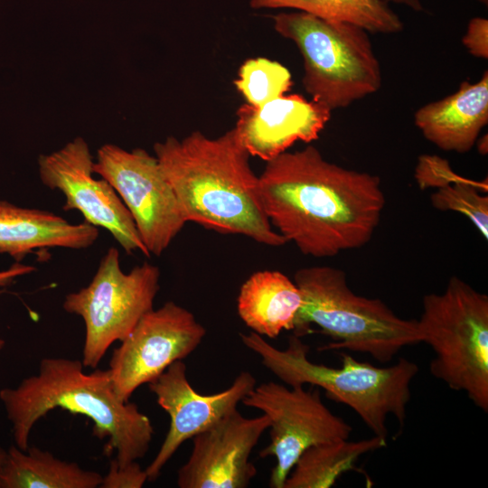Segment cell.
Segmentation results:
<instances>
[{"label": "cell", "instance_id": "1", "mask_svg": "<svg viewBox=\"0 0 488 488\" xmlns=\"http://www.w3.org/2000/svg\"><path fill=\"white\" fill-rule=\"evenodd\" d=\"M258 193L274 230L314 258L366 245L386 203L379 176L331 163L314 145L267 161Z\"/></svg>", "mask_w": 488, "mask_h": 488}, {"label": "cell", "instance_id": "2", "mask_svg": "<svg viewBox=\"0 0 488 488\" xmlns=\"http://www.w3.org/2000/svg\"><path fill=\"white\" fill-rule=\"evenodd\" d=\"M154 151L187 222L270 247L287 243L264 212L258 176L234 127L217 138L200 131L168 136Z\"/></svg>", "mask_w": 488, "mask_h": 488}, {"label": "cell", "instance_id": "3", "mask_svg": "<svg viewBox=\"0 0 488 488\" xmlns=\"http://www.w3.org/2000/svg\"><path fill=\"white\" fill-rule=\"evenodd\" d=\"M83 367L79 360L44 358L36 374L15 388L0 389L15 446L26 451L35 423L60 408L91 419L93 435L108 438L104 454L109 456L116 451L119 465L143 458L154 435L151 420L135 403L117 396L108 369L85 373Z\"/></svg>", "mask_w": 488, "mask_h": 488}, {"label": "cell", "instance_id": "4", "mask_svg": "<svg viewBox=\"0 0 488 488\" xmlns=\"http://www.w3.org/2000/svg\"><path fill=\"white\" fill-rule=\"evenodd\" d=\"M239 336L283 383L323 389L330 399L350 407L373 435L387 438L389 415L397 419L400 429L404 427L411 399L410 384L419 370L415 362L399 358L390 366L378 367L342 352V365L334 368L310 361V347L295 334L284 350L252 331Z\"/></svg>", "mask_w": 488, "mask_h": 488}, {"label": "cell", "instance_id": "5", "mask_svg": "<svg viewBox=\"0 0 488 488\" xmlns=\"http://www.w3.org/2000/svg\"><path fill=\"white\" fill-rule=\"evenodd\" d=\"M294 281L302 294L294 334L300 337L315 324L333 342L319 350L346 349L388 362L406 346L422 343L417 319L398 316L383 301L356 295L346 273L330 266L298 269Z\"/></svg>", "mask_w": 488, "mask_h": 488}, {"label": "cell", "instance_id": "6", "mask_svg": "<svg viewBox=\"0 0 488 488\" xmlns=\"http://www.w3.org/2000/svg\"><path fill=\"white\" fill-rule=\"evenodd\" d=\"M273 21L277 33L297 46L302 83L314 102L333 111L380 89V65L364 29L301 11L279 13Z\"/></svg>", "mask_w": 488, "mask_h": 488}, {"label": "cell", "instance_id": "7", "mask_svg": "<svg viewBox=\"0 0 488 488\" xmlns=\"http://www.w3.org/2000/svg\"><path fill=\"white\" fill-rule=\"evenodd\" d=\"M418 320L422 343L435 352L429 371L451 389L465 392L488 412V296L452 277L441 294L423 296Z\"/></svg>", "mask_w": 488, "mask_h": 488}, {"label": "cell", "instance_id": "8", "mask_svg": "<svg viewBox=\"0 0 488 488\" xmlns=\"http://www.w3.org/2000/svg\"><path fill=\"white\" fill-rule=\"evenodd\" d=\"M159 278V268L148 262L125 273L119 251L111 247L91 282L65 296L63 309L80 316L85 324L84 367L96 369L111 344L123 341L140 318L153 309Z\"/></svg>", "mask_w": 488, "mask_h": 488}, {"label": "cell", "instance_id": "9", "mask_svg": "<svg viewBox=\"0 0 488 488\" xmlns=\"http://www.w3.org/2000/svg\"><path fill=\"white\" fill-rule=\"evenodd\" d=\"M257 408L269 421V444L259 456H274L269 487L283 488L284 483L301 454L308 447L332 441L349 439L352 427L334 415L322 401L319 389L303 386L287 388L274 381L256 385L242 399Z\"/></svg>", "mask_w": 488, "mask_h": 488}, {"label": "cell", "instance_id": "10", "mask_svg": "<svg viewBox=\"0 0 488 488\" xmlns=\"http://www.w3.org/2000/svg\"><path fill=\"white\" fill-rule=\"evenodd\" d=\"M93 172L117 192L150 255L160 256L187 221L157 158L142 148L105 144Z\"/></svg>", "mask_w": 488, "mask_h": 488}, {"label": "cell", "instance_id": "11", "mask_svg": "<svg viewBox=\"0 0 488 488\" xmlns=\"http://www.w3.org/2000/svg\"><path fill=\"white\" fill-rule=\"evenodd\" d=\"M205 334L194 314L173 301L145 313L112 352L108 370L117 396L129 401L137 388L195 351Z\"/></svg>", "mask_w": 488, "mask_h": 488}, {"label": "cell", "instance_id": "12", "mask_svg": "<svg viewBox=\"0 0 488 488\" xmlns=\"http://www.w3.org/2000/svg\"><path fill=\"white\" fill-rule=\"evenodd\" d=\"M93 157L88 143L79 136L61 148L38 158L39 176L50 189L65 196L63 210H77L84 221L108 230L127 253L149 257L134 220L114 188L93 177Z\"/></svg>", "mask_w": 488, "mask_h": 488}, {"label": "cell", "instance_id": "13", "mask_svg": "<svg viewBox=\"0 0 488 488\" xmlns=\"http://www.w3.org/2000/svg\"><path fill=\"white\" fill-rule=\"evenodd\" d=\"M255 386V377L243 371L228 389L211 395L200 394L191 386L183 360L173 362L158 378L149 382V390L170 417V426L159 451L145 469L147 481L153 482L159 477L164 466L183 442L237 409L239 403Z\"/></svg>", "mask_w": 488, "mask_h": 488}, {"label": "cell", "instance_id": "14", "mask_svg": "<svg viewBox=\"0 0 488 488\" xmlns=\"http://www.w3.org/2000/svg\"><path fill=\"white\" fill-rule=\"evenodd\" d=\"M270 421L235 409L194 436L188 460L177 471L180 488H246L257 474L249 457Z\"/></svg>", "mask_w": 488, "mask_h": 488}, {"label": "cell", "instance_id": "15", "mask_svg": "<svg viewBox=\"0 0 488 488\" xmlns=\"http://www.w3.org/2000/svg\"><path fill=\"white\" fill-rule=\"evenodd\" d=\"M331 112L299 94L282 95L260 107L240 106L234 128L249 155L267 162L297 141L316 140Z\"/></svg>", "mask_w": 488, "mask_h": 488}, {"label": "cell", "instance_id": "16", "mask_svg": "<svg viewBox=\"0 0 488 488\" xmlns=\"http://www.w3.org/2000/svg\"><path fill=\"white\" fill-rule=\"evenodd\" d=\"M414 122L438 148L469 152L488 123V71L478 81H463L455 93L419 108Z\"/></svg>", "mask_w": 488, "mask_h": 488}, {"label": "cell", "instance_id": "17", "mask_svg": "<svg viewBox=\"0 0 488 488\" xmlns=\"http://www.w3.org/2000/svg\"><path fill=\"white\" fill-rule=\"evenodd\" d=\"M98 238V228L85 221L72 224L47 211L0 201V253L17 261L37 249H86Z\"/></svg>", "mask_w": 488, "mask_h": 488}, {"label": "cell", "instance_id": "18", "mask_svg": "<svg viewBox=\"0 0 488 488\" xmlns=\"http://www.w3.org/2000/svg\"><path fill=\"white\" fill-rule=\"evenodd\" d=\"M294 280L277 270L257 271L241 285L237 299L239 316L252 332L267 338L294 329L302 305Z\"/></svg>", "mask_w": 488, "mask_h": 488}, {"label": "cell", "instance_id": "19", "mask_svg": "<svg viewBox=\"0 0 488 488\" xmlns=\"http://www.w3.org/2000/svg\"><path fill=\"white\" fill-rule=\"evenodd\" d=\"M102 478L34 446L26 451L11 446L0 468V488H97Z\"/></svg>", "mask_w": 488, "mask_h": 488}, {"label": "cell", "instance_id": "20", "mask_svg": "<svg viewBox=\"0 0 488 488\" xmlns=\"http://www.w3.org/2000/svg\"><path fill=\"white\" fill-rule=\"evenodd\" d=\"M387 446L375 436L358 441L342 439L306 448L288 474L283 488H330L345 473L354 471L358 459Z\"/></svg>", "mask_w": 488, "mask_h": 488}, {"label": "cell", "instance_id": "21", "mask_svg": "<svg viewBox=\"0 0 488 488\" xmlns=\"http://www.w3.org/2000/svg\"><path fill=\"white\" fill-rule=\"evenodd\" d=\"M252 8H287L357 25L368 33L392 34L404 24L382 0H250Z\"/></svg>", "mask_w": 488, "mask_h": 488}, {"label": "cell", "instance_id": "22", "mask_svg": "<svg viewBox=\"0 0 488 488\" xmlns=\"http://www.w3.org/2000/svg\"><path fill=\"white\" fill-rule=\"evenodd\" d=\"M239 92L253 107L275 99L291 89L292 77L286 67L267 58L246 60L234 80Z\"/></svg>", "mask_w": 488, "mask_h": 488}, {"label": "cell", "instance_id": "23", "mask_svg": "<svg viewBox=\"0 0 488 488\" xmlns=\"http://www.w3.org/2000/svg\"><path fill=\"white\" fill-rule=\"evenodd\" d=\"M487 180L476 182L468 180L452 183L431 195V203L435 209L452 211L466 216L480 231L488 239V196Z\"/></svg>", "mask_w": 488, "mask_h": 488}, {"label": "cell", "instance_id": "24", "mask_svg": "<svg viewBox=\"0 0 488 488\" xmlns=\"http://www.w3.org/2000/svg\"><path fill=\"white\" fill-rule=\"evenodd\" d=\"M415 177L421 189L444 186L465 182L469 179L455 174L447 161L436 155H422L418 158Z\"/></svg>", "mask_w": 488, "mask_h": 488}, {"label": "cell", "instance_id": "25", "mask_svg": "<svg viewBox=\"0 0 488 488\" xmlns=\"http://www.w3.org/2000/svg\"><path fill=\"white\" fill-rule=\"evenodd\" d=\"M147 481L145 470L136 462L119 465L114 458L110 460L108 474L103 476L100 488H141Z\"/></svg>", "mask_w": 488, "mask_h": 488}, {"label": "cell", "instance_id": "26", "mask_svg": "<svg viewBox=\"0 0 488 488\" xmlns=\"http://www.w3.org/2000/svg\"><path fill=\"white\" fill-rule=\"evenodd\" d=\"M462 42L468 52L477 58H488V20L483 17L472 18L467 25Z\"/></svg>", "mask_w": 488, "mask_h": 488}, {"label": "cell", "instance_id": "27", "mask_svg": "<svg viewBox=\"0 0 488 488\" xmlns=\"http://www.w3.org/2000/svg\"><path fill=\"white\" fill-rule=\"evenodd\" d=\"M34 270L35 268L32 266L15 263L9 268L0 271V287H5L17 277L29 274Z\"/></svg>", "mask_w": 488, "mask_h": 488}, {"label": "cell", "instance_id": "28", "mask_svg": "<svg viewBox=\"0 0 488 488\" xmlns=\"http://www.w3.org/2000/svg\"><path fill=\"white\" fill-rule=\"evenodd\" d=\"M382 1H384L387 4L394 3V4L403 5L416 12H420L423 10V5L420 0H382Z\"/></svg>", "mask_w": 488, "mask_h": 488}, {"label": "cell", "instance_id": "29", "mask_svg": "<svg viewBox=\"0 0 488 488\" xmlns=\"http://www.w3.org/2000/svg\"><path fill=\"white\" fill-rule=\"evenodd\" d=\"M474 145H476L477 150L481 155H487V153H488L487 134H485L484 136H483L480 138L478 137Z\"/></svg>", "mask_w": 488, "mask_h": 488}, {"label": "cell", "instance_id": "30", "mask_svg": "<svg viewBox=\"0 0 488 488\" xmlns=\"http://www.w3.org/2000/svg\"><path fill=\"white\" fill-rule=\"evenodd\" d=\"M6 455V450L3 449L1 446H0V468H1V465L5 460V457Z\"/></svg>", "mask_w": 488, "mask_h": 488}, {"label": "cell", "instance_id": "31", "mask_svg": "<svg viewBox=\"0 0 488 488\" xmlns=\"http://www.w3.org/2000/svg\"><path fill=\"white\" fill-rule=\"evenodd\" d=\"M2 293H3V290L0 289V295H1ZM5 344V340H3V339L0 338V350L4 348Z\"/></svg>", "mask_w": 488, "mask_h": 488}, {"label": "cell", "instance_id": "32", "mask_svg": "<svg viewBox=\"0 0 488 488\" xmlns=\"http://www.w3.org/2000/svg\"><path fill=\"white\" fill-rule=\"evenodd\" d=\"M481 1H482L483 3H485V4L487 3V0H481Z\"/></svg>", "mask_w": 488, "mask_h": 488}]
</instances>
